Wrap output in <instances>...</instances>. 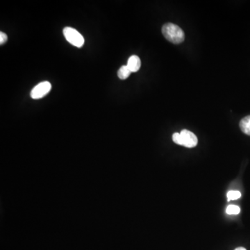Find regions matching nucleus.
I'll use <instances>...</instances> for the list:
<instances>
[{
    "mask_svg": "<svg viewBox=\"0 0 250 250\" xmlns=\"http://www.w3.org/2000/svg\"><path fill=\"white\" fill-rule=\"evenodd\" d=\"M162 34L166 40L172 43L180 44L185 40L184 31L177 24L166 23L162 27Z\"/></svg>",
    "mask_w": 250,
    "mask_h": 250,
    "instance_id": "obj_1",
    "label": "nucleus"
},
{
    "mask_svg": "<svg viewBox=\"0 0 250 250\" xmlns=\"http://www.w3.org/2000/svg\"><path fill=\"white\" fill-rule=\"evenodd\" d=\"M62 32L67 42H70L71 45L80 48L84 44V39L76 29L67 27L64 28Z\"/></svg>",
    "mask_w": 250,
    "mask_h": 250,
    "instance_id": "obj_2",
    "label": "nucleus"
},
{
    "mask_svg": "<svg viewBox=\"0 0 250 250\" xmlns=\"http://www.w3.org/2000/svg\"><path fill=\"white\" fill-rule=\"evenodd\" d=\"M52 88V85L49 82H42L36 85L31 92V98L39 100L44 98L49 93Z\"/></svg>",
    "mask_w": 250,
    "mask_h": 250,
    "instance_id": "obj_3",
    "label": "nucleus"
},
{
    "mask_svg": "<svg viewBox=\"0 0 250 250\" xmlns=\"http://www.w3.org/2000/svg\"><path fill=\"white\" fill-rule=\"evenodd\" d=\"M181 136H182V146L188 148L195 147L197 146L198 140L195 134L188 131L187 129H184L181 131Z\"/></svg>",
    "mask_w": 250,
    "mask_h": 250,
    "instance_id": "obj_4",
    "label": "nucleus"
},
{
    "mask_svg": "<svg viewBox=\"0 0 250 250\" xmlns=\"http://www.w3.org/2000/svg\"><path fill=\"white\" fill-rule=\"evenodd\" d=\"M128 67L131 72H136L139 71L141 66V59L136 55H133L129 57L127 62Z\"/></svg>",
    "mask_w": 250,
    "mask_h": 250,
    "instance_id": "obj_5",
    "label": "nucleus"
},
{
    "mask_svg": "<svg viewBox=\"0 0 250 250\" xmlns=\"http://www.w3.org/2000/svg\"><path fill=\"white\" fill-rule=\"evenodd\" d=\"M239 126L244 134L250 136V116L243 118L240 122Z\"/></svg>",
    "mask_w": 250,
    "mask_h": 250,
    "instance_id": "obj_6",
    "label": "nucleus"
},
{
    "mask_svg": "<svg viewBox=\"0 0 250 250\" xmlns=\"http://www.w3.org/2000/svg\"><path fill=\"white\" fill-rule=\"evenodd\" d=\"M131 73V70H129L127 65H123L118 71V77H119L121 80H125L129 77Z\"/></svg>",
    "mask_w": 250,
    "mask_h": 250,
    "instance_id": "obj_7",
    "label": "nucleus"
},
{
    "mask_svg": "<svg viewBox=\"0 0 250 250\" xmlns=\"http://www.w3.org/2000/svg\"><path fill=\"white\" fill-rule=\"evenodd\" d=\"M228 201L229 202L231 200H236L241 197V193L239 191L236 190H230L228 192Z\"/></svg>",
    "mask_w": 250,
    "mask_h": 250,
    "instance_id": "obj_8",
    "label": "nucleus"
},
{
    "mask_svg": "<svg viewBox=\"0 0 250 250\" xmlns=\"http://www.w3.org/2000/svg\"><path fill=\"white\" fill-rule=\"evenodd\" d=\"M241 211L240 207L236 205L228 206L226 209V213L228 215H238Z\"/></svg>",
    "mask_w": 250,
    "mask_h": 250,
    "instance_id": "obj_9",
    "label": "nucleus"
},
{
    "mask_svg": "<svg viewBox=\"0 0 250 250\" xmlns=\"http://www.w3.org/2000/svg\"><path fill=\"white\" fill-rule=\"evenodd\" d=\"M172 140H173L174 143H176V144L182 146V136H181L180 133H174L172 135Z\"/></svg>",
    "mask_w": 250,
    "mask_h": 250,
    "instance_id": "obj_10",
    "label": "nucleus"
},
{
    "mask_svg": "<svg viewBox=\"0 0 250 250\" xmlns=\"http://www.w3.org/2000/svg\"><path fill=\"white\" fill-rule=\"evenodd\" d=\"M8 40V36L5 33L1 31L0 32V45H4Z\"/></svg>",
    "mask_w": 250,
    "mask_h": 250,
    "instance_id": "obj_11",
    "label": "nucleus"
},
{
    "mask_svg": "<svg viewBox=\"0 0 250 250\" xmlns=\"http://www.w3.org/2000/svg\"><path fill=\"white\" fill-rule=\"evenodd\" d=\"M235 250H246V248H238Z\"/></svg>",
    "mask_w": 250,
    "mask_h": 250,
    "instance_id": "obj_12",
    "label": "nucleus"
}]
</instances>
